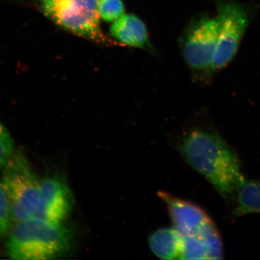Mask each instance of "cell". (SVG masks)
I'll return each mask as SVG.
<instances>
[{
    "instance_id": "cell-1",
    "label": "cell",
    "mask_w": 260,
    "mask_h": 260,
    "mask_svg": "<svg viewBox=\"0 0 260 260\" xmlns=\"http://www.w3.org/2000/svg\"><path fill=\"white\" fill-rule=\"evenodd\" d=\"M181 151L189 165L224 198L237 196L246 182L237 155L216 133L192 130L183 140Z\"/></svg>"
},
{
    "instance_id": "cell-2",
    "label": "cell",
    "mask_w": 260,
    "mask_h": 260,
    "mask_svg": "<svg viewBox=\"0 0 260 260\" xmlns=\"http://www.w3.org/2000/svg\"><path fill=\"white\" fill-rule=\"evenodd\" d=\"M15 223L5 244V254L10 259H54L69 248V233L61 224L35 217Z\"/></svg>"
},
{
    "instance_id": "cell-3",
    "label": "cell",
    "mask_w": 260,
    "mask_h": 260,
    "mask_svg": "<svg viewBox=\"0 0 260 260\" xmlns=\"http://www.w3.org/2000/svg\"><path fill=\"white\" fill-rule=\"evenodd\" d=\"M1 183L9 200L12 220L34 218L39 205L40 181L23 154L15 153L3 167Z\"/></svg>"
},
{
    "instance_id": "cell-4",
    "label": "cell",
    "mask_w": 260,
    "mask_h": 260,
    "mask_svg": "<svg viewBox=\"0 0 260 260\" xmlns=\"http://www.w3.org/2000/svg\"><path fill=\"white\" fill-rule=\"evenodd\" d=\"M99 0H47L43 9L61 28L94 42L108 44L99 23Z\"/></svg>"
},
{
    "instance_id": "cell-5",
    "label": "cell",
    "mask_w": 260,
    "mask_h": 260,
    "mask_svg": "<svg viewBox=\"0 0 260 260\" xmlns=\"http://www.w3.org/2000/svg\"><path fill=\"white\" fill-rule=\"evenodd\" d=\"M217 19L219 24L218 39L210 64L213 70L221 69L232 61L248 23L246 12L234 3L220 5Z\"/></svg>"
},
{
    "instance_id": "cell-6",
    "label": "cell",
    "mask_w": 260,
    "mask_h": 260,
    "mask_svg": "<svg viewBox=\"0 0 260 260\" xmlns=\"http://www.w3.org/2000/svg\"><path fill=\"white\" fill-rule=\"evenodd\" d=\"M71 191L64 179L51 176L40 181L39 205L35 218L61 225L73 208Z\"/></svg>"
},
{
    "instance_id": "cell-7",
    "label": "cell",
    "mask_w": 260,
    "mask_h": 260,
    "mask_svg": "<svg viewBox=\"0 0 260 260\" xmlns=\"http://www.w3.org/2000/svg\"><path fill=\"white\" fill-rule=\"evenodd\" d=\"M217 18H205L198 22L188 32L184 44V58L194 69L210 66L218 39Z\"/></svg>"
},
{
    "instance_id": "cell-8",
    "label": "cell",
    "mask_w": 260,
    "mask_h": 260,
    "mask_svg": "<svg viewBox=\"0 0 260 260\" xmlns=\"http://www.w3.org/2000/svg\"><path fill=\"white\" fill-rule=\"evenodd\" d=\"M158 196L167 206L174 229L182 236L198 237L212 220L204 210L191 202L164 191L158 192Z\"/></svg>"
},
{
    "instance_id": "cell-9",
    "label": "cell",
    "mask_w": 260,
    "mask_h": 260,
    "mask_svg": "<svg viewBox=\"0 0 260 260\" xmlns=\"http://www.w3.org/2000/svg\"><path fill=\"white\" fill-rule=\"evenodd\" d=\"M110 31L116 40L130 47L143 48L148 42L146 27L134 15H123L114 22Z\"/></svg>"
},
{
    "instance_id": "cell-10",
    "label": "cell",
    "mask_w": 260,
    "mask_h": 260,
    "mask_svg": "<svg viewBox=\"0 0 260 260\" xmlns=\"http://www.w3.org/2000/svg\"><path fill=\"white\" fill-rule=\"evenodd\" d=\"M149 245L160 259H181L183 236L175 229H159L150 235Z\"/></svg>"
},
{
    "instance_id": "cell-11",
    "label": "cell",
    "mask_w": 260,
    "mask_h": 260,
    "mask_svg": "<svg viewBox=\"0 0 260 260\" xmlns=\"http://www.w3.org/2000/svg\"><path fill=\"white\" fill-rule=\"evenodd\" d=\"M236 197L237 206L235 215L260 213V181H246Z\"/></svg>"
},
{
    "instance_id": "cell-12",
    "label": "cell",
    "mask_w": 260,
    "mask_h": 260,
    "mask_svg": "<svg viewBox=\"0 0 260 260\" xmlns=\"http://www.w3.org/2000/svg\"><path fill=\"white\" fill-rule=\"evenodd\" d=\"M198 237L203 241L206 246L208 259H220L223 257V244L213 220L203 228Z\"/></svg>"
},
{
    "instance_id": "cell-13",
    "label": "cell",
    "mask_w": 260,
    "mask_h": 260,
    "mask_svg": "<svg viewBox=\"0 0 260 260\" xmlns=\"http://www.w3.org/2000/svg\"><path fill=\"white\" fill-rule=\"evenodd\" d=\"M181 259H208L204 242L196 236H183Z\"/></svg>"
},
{
    "instance_id": "cell-14",
    "label": "cell",
    "mask_w": 260,
    "mask_h": 260,
    "mask_svg": "<svg viewBox=\"0 0 260 260\" xmlns=\"http://www.w3.org/2000/svg\"><path fill=\"white\" fill-rule=\"evenodd\" d=\"M99 16L106 22H114L124 14L122 0H99Z\"/></svg>"
},
{
    "instance_id": "cell-15",
    "label": "cell",
    "mask_w": 260,
    "mask_h": 260,
    "mask_svg": "<svg viewBox=\"0 0 260 260\" xmlns=\"http://www.w3.org/2000/svg\"><path fill=\"white\" fill-rule=\"evenodd\" d=\"M15 153L13 138L8 129L0 121V169H3Z\"/></svg>"
},
{
    "instance_id": "cell-16",
    "label": "cell",
    "mask_w": 260,
    "mask_h": 260,
    "mask_svg": "<svg viewBox=\"0 0 260 260\" xmlns=\"http://www.w3.org/2000/svg\"><path fill=\"white\" fill-rule=\"evenodd\" d=\"M11 220L9 200L0 181V239L9 232Z\"/></svg>"
},
{
    "instance_id": "cell-17",
    "label": "cell",
    "mask_w": 260,
    "mask_h": 260,
    "mask_svg": "<svg viewBox=\"0 0 260 260\" xmlns=\"http://www.w3.org/2000/svg\"><path fill=\"white\" fill-rule=\"evenodd\" d=\"M40 1H42V3H44V2L47 1V0H40Z\"/></svg>"
}]
</instances>
